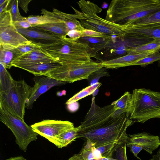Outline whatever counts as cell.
<instances>
[{
	"label": "cell",
	"mask_w": 160,
	"mask_h": 160,
	"mask_svg": "<svg viewBox=\"0 0 160 160\" xmlns=\"http://www.w3.org/2000/svg\"><path fill=\"white\" fill-rule=\"evenodd\" d=\"M77 127L73 128L61 134L54 144L59 148L66 147L77 138Z\"/></svg>",
	"instance_id": "obj_23"
},
{
	"label": "cell",
	"mask_w": 160,
	"mask_h": 160,
	"mask_svg": "<svg viewBox=\"0 0 160 160\" xmlns=\"http://www.w3.org/2000/svg\"><path fill=\"white\" fill-rule=\"evenodd\" d=\"M80 12L73 7L77 13L79 19L84 29L92 30L109 35H115L119 38L123 34L125 26L116 24L100 17L98 14L102 9L94 3L81 0L77 2Z\"/></svg>",
	"instance_id": "obj_4"
},
{
	"label": "cell",
	"mask_w": 160,
	"mask_h": 160,
	"mask_svg": "<svg viewBox=\"0 0 160 160\" xmlns=\"http://www.w3.org/2000/svg\"><path fill=\"white\" fill-rule=\"evenodd\" d=\"M66 91L65 90H63L61 91L57 92V95L58 96H62L63 95H65L66 94Z\"/></svg>",
	"instance_id": "obj_44"
},
{
	"label": "cell",
	"mask_w": 160,
	"mask_h": 160,
	"mask_svg": "<svg viewBox=\"0 0 160 160\" xmlns=\"http://www.w3.org/2000/svg\"><path fill=\"white\" fill-rule=\"evenodd\" d=\"M13 24L10 12L8 10L0 14V27H7Z\"/></svg>",
	"instance_id": "obj_33"
},
{
	"label": "cell",
	"mask_w": 160,
	"mask_h": 160,
	"mask_svg": "<svg viewBox=\"0 0 160 160\" xmlns=\"http://www.w3.org/2000/svg\"><path fill=\"white\" fill-rule=\"evenodd\" d=\"M68 105V109L71 112L76 111L78 108V105L77 102Z\"/></svg>",
	"instance_id": "obj_39"
},
{
	"label": "cell",
	"mask_w": 160,
	"mask_h": 160,
	"mask_svg": "<svg viewBox=\"0 0 160 160\" xmlns=\"http://www.w3.org/2000/svg\"><path fill=\"white\" fill-rule=\"evenodd\" d=\"M5 160H28L22 156H19L16 157H12Z\"/></svg>",
	"instance_id": "obj_42"
},
{
	"label": "cell",
	"mask_w": 160,
	"mask_h": 160,
	"mask_svg": "<svg viewBox=\"0 0 160 160\" xmlns=\"http://www.w3.org/2000/svg\"><path fill=\"white\" fill-rule=\"evenodd\" d=\"M21 55L17 48L0 44V62L7 69L11 68L12 62Z\"/></svg>",
	"instance_id": "obj_19"
},
{
	"label": "cell",
	"mask_w": 160,
	"mask_h": 160,
	"mask_svg": "<svg viewBox=\"0 0 160 160\" xmlns=\"http://www.w3.org/2000/svg\"><path fill=\"white\" fill-rule=\"evenodd\" d=\"M103 67L101 62L93 60L82 63L63 64L43 76L66 82L72 83L88 79L94 72Z\"/></svg>",
	"instance_id": "obj_6"
},
{
	"label": "cell",
	"mask_w": 160,
	"mask_h": 160,
	"mask_svg": "<svg viewBox=\"0 0 160 160\" xmlns=\"http://www.w3.org/2000/svg\"><path fill=\"white\" fill-rule=\"evenodd\" d=\"M67 160H84L82 156L79 153L75 154L69 158Z\"/></svg>",
	"instance_id": "obj_41"
},
{
	"label": "cell",
	"mask_w": 160,
	"mask_h": 160,
	"mask_svg": "<svg viewBox=\"0 0 160 160\" xmlns=\"http://www.w3.org/2000/svg\"><path fill=\"white\" fill-rule=\"evenodd\" d=\"M37 44L42 52L62 65L88 62L96 55L88 44L75 41L67 36L51 42Z\"/></svg>",
	"instance_id": "obj_2"
},
{
	"label": "cell",
	"mask_w": 160,
	"mask_h": 160,
	"mask_svg": "<svg viewBox=\"0 0 160 160\" xmlns=\"http://www.w3.org/2000/svg\"><path fill=\"white\" fill-rule=\"evenodd\" d=\"M13 80L7 68L0 62V94L7 95L9 93Z\"/></svg>",
	"instance_id": "obj_22"
},
{
	"label": "cell",
	"mask_w": 160,
	"mask_h": 160,
	"mask_svg": "<svg viewBox=\"0 0 160 160\" xmlns=\"http://www.w3.org/2000/svg\"><path fill=\"white\" fill-rule=\"evenodd\" d=\"M31 87L23 80H14L9 93L0 94V106L24 120L26 102Z\"/></svg>",
	"instance_id": "obj_7"
},
{
	"label": "cell",
	"mask_w": 160,
	"mask_h": 160,
	"mask_svg": "<svg viewBox=\"0 0 160 160\" xmlns=\"http://www.w3.org/2000/svg\"><path fill=\"white\" fill-rule=\"evenodd\" d=\"M130 114V119L142 123L152 118H160V92L135 89L132 94Z\"/></svg>",
	"instance_id": "obj_5"
},
{
	"label": "cell",
	"mask_w": 160,
	"mask_h": 160,
	"mask_svg": "<svg viewBox=\"0 0 160 160\" xmlns=\"http://www.w3.org/2000/svg\"><path fill=\"white\" fill-rule=\"evenodd\" d=\"M18 0H10L7 10L10 12L13 22L24 19L25 17L21 16L18 8Z\"/></svg>",
	"instance_id": "obj_28"
},
{
	"label": "cell",
	"mask_w": 160,
	"mask_h": 160,
	"mask_svg": "<svg viewBox=\"0 0 160 160\" xmlns=\"http://www.w3.org/2000/svg\"><path fill=\"white\" fill-rule=\"evenodd\" d=\"M160 61V53L159 52L153 53L146 56L144 58L133 63L132 66L139 65L145 67L156 61Z\"/></svg>",
	"instance_id": "obj_29"
},
{
	"label": "cell",
	"mask_w": 160,
	"mask_h": 160,
	"mask_svg": "<svg viewBox=\"0 0 160 160\" xmlns=\"http://www.w3.org/2000/svg\"><path fill=\"white\" fill-rule=\"evenodd\" d=\"M13 24L17 28L27 29L31 28L32 25L30 24L26 20V17L23 20L13 22Z\"/></svg>",
	"instance_id": "obj_36"
},
{
	"label": "cell",
	"mask_w": 160,
	"mask_h": 160,
	"mask_svg": "<svg viewBox=\"0 0 160 160\" xmlns=\"http://www.w3.org/2000/svg\"><path fill=\"white\" fill-rule=\"evenodd\" d=\"M113 102L100 107L92 99L91 106L81 124L77 127L78 138L88 140L95 148L110 143H127L128 127L133 124L130 112L125 110H115Z\"/></svg>",
	"instance_id": "obj_1"
},
{
	"label": "cell",
	"mask_w": 160,
	"mask_h": 160,
	"mask_svg": "<svg viewBox=\"0 0 160 160\" xmlns=\"http://www.w3.org/2000/svg\"><path fill=\"white\" fill-rule=\"evenodd\" d=\"M132 94L126 92L120 98L114 102L115 110L122 109L130 112L131 106Z\"/></svg>",
	"instance_id": "obj_27"
},
{
	"label": "cell",
	"mask_w": 160,
	"mask_h": 160,
	"mask_svg": "<svg viewBox=\"0 0 160 160\" xmlns=\"http://www.w3.org/2000/svg\"><path fill=\"white\" fill-rule=\"evenodd\" d=\"M61 65V63L56 62L19 64L14 67L26 70L38 76H43Z\"/></svg>",
	"instance_id": "obj_14"
},
{
	"label": "cell",
	"mask_w": 160,
	"mask_h": 160,
	"mask_svg": "<svg viewBox=\"0 0 160 160\" xmlns=\"http://www.w3.org/2000/svg\"><path fill=\"white\" fill-rule=\"evenodd\" d=\"M157 52H158L152 50L137 54H128L117 58L104 61L101 63L106 68L114 69L131 66L133 63Z\"/></svg>",
	"instance_id": "obj_13"
},
{
	"label": "cell",
	"mask_w": 160,
	"mask_h": 160,
	"mask_svg": "<svg viewBox=\"0 0 160 160\" xmlns=\"http://www.w3.org/2000/svg\"><path fill=\"white\" fill-rule=\"evenodd\" d=\"M108 4L106 2H104L103 3L102 5V8L103 9H106L108 7Z\"/></svg>",
	"instance_id": "obj_45"
},
{
	"label": "cell",
	"mask_w": 160,
	"mask_h": 160,
	"mask_svg": "<svg viewBox=\"0 0 160 160\" xmlns=\"http://www.w3.org/2000/svg\"><path fill=\"white\" fill-rule=\"evenodd\" d=\"M32 28L47 32L61 36H67L69 31L66 25L63 22L33 26Z\"/></svg>",
	"instance_id": "obj_20"
},
{
	"label": "cell",
	"mask_w": 160,
	"mask_h": 160,
	"mask_svg": "<svg viewBox=\"0 0 160 160\" xmlns=\"http://www.w3.org/2000/svg\"><path fill=\"white\" fill-rule=\"evenodd\" d=\"M125 28H160V11L135 20L126 26Z\"/></svg>",
	"instance_id": "obj_17"
},
{
	"label": "cell",
	"mask_w": 160,
	"mask_h": 160,
	"mask_svg": "<svg viewBox=\"0 0 160 160\" xmlns=\"http://www.w3.org/2000/svg\"><path fill=\"white\" fill-rule=\"evenodd\" d=\"M33 79L34 84L30 89L26 102L25 108L27 109H32L34 102L38 97L52 88L61 86L67 83L45 76H36Z\"/></svg>",
	"instance_id": "obj_11"
},
{
	"label": "cell",
	"mask_w": 160,
	"mask_h": 160,
	"mask_svg": "<svg viewBox=\"0 0 160 160\" xmlns=\"http://www.w3.org/2000/svg\"><path fill=\"white\" fill-rule=\"evenodd\" d=\"M93 148L86 149L83 147L82 148L79 153L84 160H95Z\"/></svg>",
	"instance_id": "obj_34"
},
{
	"label": "cell",
	"mask_w": 160,
	"mask_h": 160,
	"mask_svg": "<svg viewBox=\"0 0 160 160\" xmlns=\"http://www.w3.org/2000/svg\"><path fill=\"white\" fill-rule=\"evenodd\" d=\"M126 142L119 144L113 152L111 158L116 160H128L126 152Z\"/></svg>",
	"instance_id": "obj_30"
},
{
	"label": "cell",
	"mask_w": 160,
	"mask_h": 160,
	"mask_svg": "<svg viewBox=\"0 0 160 160\" xmlns=\"http://www.w3.org/2000/svg\"><path fill=\"white\" fill-rule=\"evenodd\" d=\"M160 11L159 0H113L105 19L126 26L133 22Z\"/></svg>",
	"instance_id": "obj_3"
},
{
	"label": "cell",
	"mask_w": 160,
	"mask_h": 160,
	"mask_svg": "<svg viewBox=\"0 0 160 160\" xmlns=\"http://www.w3.org/2000/svg\"><path fill=\"white\" fill-rule=\"evenodd\" d=\"M105 35V34L92 30L84 29L81 31V37H102Z\"/></svg>",
	"instance_id": "obj_35"
},
{
	"label": "cell",
	"mask_w": 160,
	"mask_h": 160,
	"mask_svg": "<svg viewBox=\"0 0 160 160\" xmlns=\"http://www.w3.org/2000/svg\"><path fill=\"white\" fill-rule=\"evenodd\" d=\"M150 160H152V159H150Z\"/></svg>",
	"instance_id": "obj_48"
},
{
	"label": "cell",
	"mask_w": 160,
	"mask_h": 160,
	"mask_svg": "<svg viewBox=\"0 0 160 160\" xmlns=\"http://www.w3.org/2000/svg\"><path fill=\"white\" fill-rule=\"evenodd\" d=\"M128 136L126 146L130 148L134 156L139 159L137 155L142 149L151 154L160 145V139L158 136L148 133L129 134Z\"/></svg>",
	"instance_id": "obj_10"
},
{
	"label": "cell",
	"mask_w": 160,
	"mask_h": 160,
	"mask_svg": "<svg viewBox=\"0 0 160 160\" xmlns=\"http://www.w3.org/2000/svg\"><path fill=\"white\" fill-rule=\"evenodd\" d=\"M119 144H120L117 142L112 143L98 147L96 149L99 151L103 158H110Z\"/></svg>",
	"instance_id": "obj_31"
},
{
	"label": "cell",
	"mask_w": 160,
	"mask_h": 160,
	"mask_svg": "<svg viewBox=\"0 0 160 160\" xmlns=\"http://www.w3.org/2000/svg\"><path fill=\"white\" fill-rule=\"evenodd\" d=\"M68 38L76 41L81 37V31L77 30H72L69 31L67 36Z\"/></svg>",
	"instance_id": "obj_37"
},
{
	"label": "cell",
	"mask_w": 160,
	"mask_h": 160,
	"mask_svg": "<svg viewBox=\"0 0 160 160\" xmlns=\"http://www.w3.org/2000/svg\"><path fill=\"white\" fill-rule=\"evenodd\" d=\"M123 34L153 39L160 38V28L128 29L125 28Z\"/></svg>",
	"instance_id": "obj_21"
},
{
	"label": "cell",
	"mask_w": 160,
	"mask_h": 160,
	"mask_svg": "<svg viewBox=\"0 0 160 160\" xmlns=\"http://www.w3.org/2000/svg\"><path fill=\"white\" fill-rule=\"evenodd\" d=\"M0 120L12 131L19 148L26 152L29 144L38 139V134L20 118L0 106Z\"/></svg>",
	"instance_id": "obj_8"
},
{
	"label": "cell",
	"mask_w": 160,
	"mask_h": 160,
	"mask_svg": "<svg viewBox=\"0 0 160 160\" xmlns=\"http://www.w3.org/2000/svg\"><path fill=\"white\" fill-rule=\"evenodd\" d=\"M158 65L160 67V61H158Z\"/></svg>",
	"instance_id": "obj_47"
},
{
	"label": "cell",
	"mask_w": 160,
	"mask_h": 160,
	"mask_svg": "<svg viewBox=\"0 0 160 160\" xmlns=\"http://www.w3.org/2000/svg\"><path fill=\"white\" fill-rule=\"evenodd\" d=\"M56 62L40 49L20 56L12 62V65L14 67L19 64Z\"/></svg>",
	"instance_id": "obj_16"
},
{
	"label": "cell",
	"mask_w": 160,
	"mask_h": 160,
	"mask_svg": "<svg viewBox=\"0 0 160 160\" xmlns=\"http://www.w3.org/2000/svg\"><path fill=\"white\" fill-rule=\"evenodd\" d=\"M31 1V0H18V6L25 13H27L28 11V4Z\"/></svg>",
	"instance_id": "obj_38"
},
{
	"label": "cell",
	"mask_w": 160,
	"mask_h": 160,
	"mask_svg": "<svg viewBox=\"0 0 160 160\" xmlns=\"http://www.w3.org/2000/svg\"><path fill=\"white\" fill-rule=\"evenodd\" d=\"M10 1V0H7L5 2L0 6V14L7 10V8Z\"/></svg>",
	"instance_id": "obj_40"
},
{
	"label": "cell",
	"mask_w": 160,
	"mask_h": 160,
	"mask_svg": "<svg viewBox=\"0 0 160 160\" xmlns=\"http://www.w3.org/2000/svg\"><path fill=\"white\" fill-rule=\"evenodd\" d=\"M152 50L159 52L160 51V38L154 39L152 42L138 47L132 48H128L127 54H137Z\"/></svg>",
	"instance_id": "obj_24"
},
{
	"label": "cell",
	"mask_w": 160,
	"mask_h": 160,
	"mask_svg": "<svg viewBox=\"0 0 160 160\" xmlns=\"http://www.w3.org/2000/svg\"><path fill=\"white\" fill-rule=\"evenodd\" d=\"M17 48L22 55L40 49L37 43L32 41L29 43L19 46Z\"/></svg>",
	"instance_id": "obj_32"
},
{
	"label": "cell",
	"mask_w": 160,
	"mask_h": 160,
	"mask_svg": "<svg viewBox=\"0 0 160 160\" xmlns=\"http://www.w3.org/2000/svg\"><path fill=\"white\" fill-rule=\"evenodd\" d=\"M7 0H0V6L6 2Z\"/></svg>",
	"instance_id": "obj_46"
},
{
	"label": "cell",
	"mask_w": 160,
	"mask_h": 160,
	"mask_svg": "<svg viewBox=\"0 0 160 160\" xmlns=\"http://www.w3.org/2000/svg\"><path fill=\"white\" fill-rule=\"evenodd\" d=\"M17 30L24 37L49 41L50 42L56 41L62 37L32 27L27 29L19 28Z\"/></svg>",
	"instance_id": "obj_18"
},
{
	"label": "cell",
	"mask_w": 160,
	"mask_h": 160,
	"mask_svg": "<svg viewBox=\"0 0 160 160\" xmlns=\"http://www.w3.org/2000/svg\"><path fill=\"white\" fill-rule=\"evenodd\" d=\"M160 152L158 151L155 155L153 156L152 159V160H160Z\"/></svg>",
	"instance_id": "obj_43"
},
{
	"label": "cell",
	"mask_w": 160,
	"mask_h": 160,
	"mask_svg": "<svg viewBox=\"0 0 160 160\" xmlns=\"http://www.w3.org/2000/svg\"><path fill=\"white\" fill-rule=\"evenodd\" d=\"M31 41L20 33L13 23L7 27H0V45L17 48Z\"/></svg>",
	"instance_id": "obj_12"
},
{
	"label": "cell",
	"mask_w": 160,
	"mask_h": 160,
	"mask_svg": "<svg viewBox=\"0 0 160 160\" xmlns=\"http://www.w3.org/2000/svg\"><path fill=\"white\" fill-rule=\"evenodd\" d=\"M159 139H160V138H159ZM159 159H160V158H159Z\"/></svg>",
	"instance_id": "obj_49"
},
{
	"label": "cell",
	"mask_w": 160,
	"mask_h": 160,
	"mask_svg": "<svg viewBox=\"0 0 160 160\" xmlns=\"http://www.w3.org/2000/svg\"><path fill=\"white\" fill-rule=\"evenodd\" d=\"M101 83L97 82L83 89L69 99L66 102L67 105L77 102L78 100L93 93L101 85Z\"/></svg>",
	"instance_id": "obj_25"
},
{
	"label": "cell",
	"mask_w": 160,
	"mask_h": 160,
	"mask_svg": "<svg viewBox=\"0 0 160 160\" xmlns=\"http://www.w3.org/2000/svg\"><path fill=\"white\" fill-rule=\"evenodd\" d=\"M88 44L94 53L111 46L116 41L111 35L105 34L102 37H82L76 41Z\"/></svg>",
	"instance_id": "obj_15"
},
{
	"label": "cell",
	"mask_w": 160,
	"mask_h": 160,
	"mask_svg": "<svg viewBox=\"0 0 160 160\" xmlns=\"http://www.w3.org/2000/svg\"><path fill=\"white\" fill-rule=\"evenodd\" d=\"M26 20L33 26L62 22L55 17L47 14L41 16H29L26 17Z\"/></svg>",
	"instance_id": "obj_26"
},
{
	"label": "cell",
	"mask_w": 160,
	"mask_h": 160,
	"mask_svg": "<svg viewBox=\"0 0 160 160\" xmlns=\"http://www.w3.org/2000/svg\"><path fill=\"white\" fill-rule=\"evenodd\" d=\"M30 126L38 135L54 144L61 134L74 127L69 121L51 119L44 120Z\"/></svg>",
	"instance_id": "obj_9"
}]
</instances>
